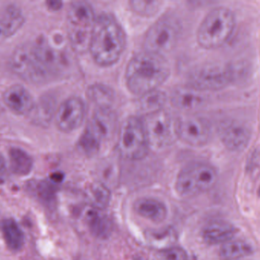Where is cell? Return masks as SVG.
<instances>
[{
	"instance_id": "cell-1",
	"label": "cell",
	"mask_w": 260,
	"mask_h": 260,
	"mask_svg": "<svg viewBox=\"0 0 260 260\" xmlns=\"http://www.w3.org/2000/svg\"><path fill=\"white\" fill-rule=\"evenodd\" d=\"M170 75L171 66L166 56L143 50L129 60L125 82L130 93L139 97L159 90Z\"/></svg>"
},
{
	"instance_id": "cell-2",
	"label": "cell",
	"mask_w": 260,
	"mask_h": 260,
	"mask_svg": "<svg viewBox=\"0 0 260 260\" xmlns=\"http://www.w3.org/2000/svg\"><path fill=\"white\" fill-rule=\"evenodd\" d=\"M126 45V34L117 18L110 13L97 15L88 51L94 63L102 67L114 65Z\"/></svg>"
},
{
	"instance_id": "cell-3",
	"label": "cell",
	"mask_w": 260,
	"mask_h": 260,
	"mask_svg": "<svg viewBox=\"0 0 260 260\" xmlns=\"http://www.w3.org/2000/svg\"><path fill=\"white\" fill-rule=\"evenodd\" d=\"M236 25L233 11L224 6L211 9L199 25L197 41L206 50H215L224 45L232 36Z\"/></svg>"
},
{
	"instance_id": "cell-4",
	"label": "cell",
	"mask_w": 260,
	"mask_h": 260,
	"mask_svg": "<svg viewBox=\"0 0 260 260\" xmlns=\"http://www.w3.org/2000/svg\"><path fill=\"white\" fill-rule=\"evenodd\" d=\"M96 15L94 8L86 1L71 3L67 11V35L70 46L79 54L89 51Z\"/></svg>"
},
{
	"instance_id": "cell-5",
	"label": "cell",
	"mask_w": 260,
	"mask_h": 260,
	"mask_svg": "<svg viewBox=\"0 0 260 260\" xmlns=\"http://www.w3.org/2000/svg\"><path fill=\"white\" fill-rule=\"evenodd\" d=\"M218 180L217 169L204 162L190 163L181 169L175 182L177 194L191 198L212 189Z\"/></svg>"
},
{
	"instance_id": "cell-6",
	"label": "cell",
	"mask_w": 260,
	"mask_h": 260,
	"mask_svg": "<svg viewBox=\"0 0 260 260\" xmlns=\"http://www.w3.org/2000/svg\"><path fill=\"white\" fill-rule=\"evenodd\" d=\"M181 32V23L177 17L163 15L153 23L145 33L143 50L166 56L175 48Z\"/></svg>"
},
{
	"instance_id": "cell-7",
	"label": "cell",
	"mask_w": 260,
	"mask_h": 260,
	"mask_svg": "<svg viewBox=\"0 0 260 260\" xmlns=\"http://www.w3.org/2000/svg\"><path fill=\"white\" fill-rule=\"evenodd\" d=\"M150 148L142 117L129 116L125 119L118 131L117 149L120 155L138 161L147 157Z\"/></svg>"
},
{
	"instance_id": "cell-8",
	"label": "cell",
	"mask_w": 260,
	"mask_h": 260,
	"mask_svg": "<svg viewBox=\"0 0 260 260\" xmlns=\"http://www.w3.org/2000/svg\"><path fill=\"white\" fill-rule=\"evenodd\" d=\"M235 79L233 67L225 63H207L194 67L187 76L186 85L201 93L226 88Z\"/></svg>"
},
{
	"instance_id": "cell-9",
	"label": "cell",
	"mask_w": 260,
	"mask_h": 260,
	"mask_svg": "<svg viewBox=\"0 0 260 260\" xmlns=\"http://www.w3.org/2000/svg\"><path fill=\"white\" fill-rule=\"evenodd\" d=\"M10 67L18 77L29 83H45L54 78L37 56L32 42L15 49L11 55Z\"/></svg>"
},
{
	"instance_id": "cell-10",
	"label": "cell",
	"mask_w": 260,
	"mask_h": 260,
	"mask_svg": "<svg viewBox=\"0 0 260 260\" xmlns=\"http://www.w3.org/2000/svg\"><path fill=\"white\" fill-rule=\"evenodd\" d=\"M142 119L150 148L163 149L178 140L176 119L165 108L142 115Z\"/></svg>"
},
{
	"instance_id": "cell-11",
	"label": "cell",
	"mask_w": 260,
	"mask_h": 260,
	"mask_svg": "<svg viewBox=\"0 0 260 260\" xmlns=\"http://www.w3.org/2000/svg\"><path fill=\"white\" fill-rule=\"evenodd\" d=\"M177 139L191 147L205 146L212 138L210 122L195 113L185 114L176 119Z\"/></svg>"
},
{
	"instance_id": "cell-12",
	"label": "cell",
	"mask_w": 260,
	"mask_h": 260,
	"mask_svg": "<svg viewBox=\"0 0 260 260\" xmlns=\"http://www.w3.org/2000/svg\"><path fill=\"white\" fill-rule=\"evenodd\" d=\"M86 115L85 103L80 97L70 96L56 109L54 121L59 131L71 133L79 129Z\"/></svg>"
},
{
	"instance_id": "cell-13",
	"label": "cell",
	"mask_w": 260,
	"mask_h": 260,
	"mask_svg": "<svg viewBox=\"0 0 260 260\" xmlns=\"http://www.w3.org/2000/svg\"><path fill=\"white\" fill-rule=\"evenodd\" d=\"M218 136L224 147L232 152L244 151L250 143L252 133L243 122L224 120L218 128Z\"/></svg>"
},
{
	"instance_id": "cell-14",
	"label": "cell",
	"mask_w": 260,
	"mask_h": 260,
	"mask_svg": "<svg viewBox=\"0 0 260 260\" xmlns=\"http://www.w3.org/2000/svg\"><path fill=\"white\" fill-rule=\"evenodd\" d=\"M32 45L37 56L53 77L62 71L66 64L63 55L48 39L42 37L32 42Z\"/></svg>"
},
{
	"instance_id": "cell-15",
	"label": "cell",
	"mask_w": 260,
	"mask_h": 260,
	"mask_svg": "<svg viewBox=\"0 0 260 260\" xmlns=\"http://www.w3.org/2000/svg\"><path fill=\"white\" fill-rule=\"evenodd\" d=\"M170 102L172 106L186 114L193 113L195 110L203 108L207 102L205 93H201L189 85L177 87L171 93Z\"/></svg>"
},
{
	"instance_id": "cell-16",
	"label": "cell",
	"mask_w": 260,
	"mask_h": 260,
	"mask_svg": "<svg viewBox=\"0 0 260 260\" xmlns=\"http://www.w3.org/2000/svg\"><path fill=\"white\" fill-rule=\"evenodd\" d=\"M3 100L7 108L17 115H28L35 105L33 96L21 85L8 87L3 93Z\"/></svg>"
},
{
	"instance_id": "cell-17",
	"label": "cell",
	"mask_w": 260,
	"mask_h": 260,
	"mask_svg": "<svg viewBox=\"0 0 260 260\" xmlns=\"http://www.w3.org/2000/svg\"><path fill=\"white\" fill-rule=\"evenodd\" d=\"M117 119L111 108H97L86 125V129L103 142L114 134Z\"/></svg>"
},
{
	"instance_id": "cell-18",
	"label": "cell",
	"mask_w": 260,
	"mask_h": 260,
	"mask_svg": "<svg viewBox=\"0 0 260 260\" xmlns=\"http://www.w3.org/2000/svg\"><path fill=\"white\" fill-rule=\"evenodd\" d=\"M237 232L238 229L232 223L224 220H213L204 226L202 237L209 245H222L234 239Z\"/></svg>"
},
{
	"instance_id": "cell-19",
	"label": "cell",
	"mask_w": 260,
	"mask_h": 260,
	"mask_svg": "<svg viewBox=\"0 0 260 260\" xmlns=\"http://www.w3.org/2000/svg\"><path fill=\"white\" fill-rule=\"evenodd\" d=\"M135 212L139 216L149 222L160 224L166 220L168 207L165 203L154 197H142L135 201Z\"/></svg>"
},
{
	"instance_id": "cell-20",
	"label": "cell",
	"mask_w": 260,
	"mask_h": 260,
	"mask_svg": "<svg viewBox=\"0 0 260 260\" xmlns=\"http://www.w3.org/2000/svg\"><path fill=\"white\" fill-rule=\"evenodd\" d=\"M83 218L91 235L99 239H106L112 232V224L102 209L91 206L85 209Z\"/></svg>"
},
{
	"instance_id": "cell-21",
	"label": "cell",
	"mask_w": 260,
	"mask_h": 260,
	"mask_svg": "<svg viewBox=\"0 0 260 260\" xmlns=\"http://www.w3.org/2000/svg\"><path fill=\"white\" fill-rule=\"evenodd\" d=\"M25 18L18 6L10 5L0 13V40L13 36L24 25Z\"/></svg>"
},
{
	"instance_id": "cell-22",
	"label": "cell",
	"mask_w": 260,
	"mask_h": 260,
	"mask_svg": "<svg viewBox=\"0 0 260 260\" xmlns=\"http://www.w3.org/2000/svg\"><path fill=\"white\" fill-rule=\"evenodd\" d=\"M57 107L56 99L51 95L43 96L35 102L30 114L32 122L39 126H47L54 119Z\"/></svg>"
},
{
	"instance_id": "cell-23",
	"label": "cell",
	"mask_w": 260,
	"mask_h": 260,
	"mask_svg": "<svg viewBox=\"0 0 260 260\" xmlns=\"http://www.w3.org/2000/svg\"><path fill=\"white\" fill-rule=\"evenodd\" d=\"M251 244L243 240H231L222 244L218 252L221 260H241L253 254Z\"/></svg>"
},
{
	"instance_id": "cell-24",
	"label": "cell",
	"mask_w": 260,
	"mask_h": 260,
	"mask_svg": "<svg viewBox=\"0 0 260 260\" xmlns=\"http://www.w3.org/2000/svg\"><path fill=\"white\" fill-rule=\"evenodd\" d=\"M10 169L14 174L18 176H27L33 169V159L24 150L12 148L9 151Z\"/></svg>"
},
{
	"instance_id": "cell-25",
	"label": "cell",
	"mask_w": 260,
	"mask_h": 260,
	"mask_svg": "<svg viewBox=\"0 0 260 260\" xmlns=\"http://www.w3.org/2000/svg\"><path fill=\"white\" fill-rule=\"evenodd\" d=\"M3 238L6 246L12 251H18L24 244V235L21 227L13 219L5 220L2 224Z\"/></svg>"
},
{
	"instance_id": "cell-26",
	"label": "cell",
	"mask_w": 260,
	"mask_h": 260,
	"mask_svg": "<svg viewBox=\"0 0 260 260\" xmlns=\"http://www.w3.org/2000/svg\"><path fill=\"white\" fill-rule=\"evenodd\" d=\"M168 99V96L163 91L157 90L139 96L138 104L139 109L145 115L165 109Z\"/></svg>"
},
{
	"instance_id": "cell-27",
	"label": "cell",
	"mask_w": 260,
	"mask_h": 260,
	"mask_svg": "<svg viewBox=\"0 0 260 260\" xmlns=\"http://www.w3.org/2000/svg\"><path fill=\"white\" fill-rule=\"evenodd\" d=\"M87 96L97 108H111L114 99L112 89L103 84H93L87 90Z\"/></svg>"
},
{
	"instance_id": "cell-28",
	"label": "cell",
	"mask_w": 260,
	"mask_h": 260,
	"mask_svg": "<svg viewBox=\"0 0 260 260\" xmlns=\"http://www.w3.org/2000/svg\"><path fill=\"white\" fill-rule=\"evenodd\" d=\"M89 195L93 201V206L100 209H105L111 201V192L102 183H95L90 186Z\"/></svg>"
},
{
	"instance_id": "cell-29",
	"label": "cell",
	"mask_w": 260,
	"mask_h": 260,
	"mask_svg": "<svg viewBox=\"0 0 260 260\" xmlns=\"http://www.w3.org/2000/svg\"><path fill=\"white\" fill-rule=\"evenodd\" d=\"M130 7L133 12L143 17H150L155 15L160 9L161 3L159 1H131Z\"/></svg>"
},
{
	"instance_id": "cell-30",
	"label": "cell",
	"mask_w": 260,
	"mask_h": 260,
	"mask_svg": "<svg viewBox=\"0 0 260 260\" xmlns=\"http://www.w3.org/2000/svg\"><path fill=\"white\" fill-rule=\"evenodd\" d=\"M102 143V141L86 129H85L79 140V146L88 155H93L98 153L100 150Z\"/></svg>"
},
{
	"instance_id": "cell-31",
	"label": "cell",
	"mask_w": 260,
	"mask_h": 260,
	"mask_svg": "<svg viewBox=\"0 0 260 260\" xmlns=\"http://www.w3.org/2000/svg\"><path fill=\"white\" fill-rule=\"evenodd\" d=\"M37 195L44 204L51 203L54 198V191L53 186L47 182H40L36 186Z\"/></svg>"
},
{
	"instance_id": "cell-32",
	"label": "cell",
	"mask_w": 260,
	"mask_h": 260,
	"mask_svg": "<svg viewBox=\"0 0 260 260\" xmlns=\"http://www.w3.org/2000/svg\"><path fill=\"white\" fill-rule=\"evenodd\" d=\"M164 260H188V255L183 248L172 247L165 249L161 253Z\"/></svg>"
},
{
	"instance_id": "cell-33",
	"label": "cell",
	"mask_w": 260,
	"mask_h": 260,
	"mask_svg": "<svg viewBox=\"0 0 260 260\" xmlns=\"http://www.w3.org/2000/svg\"><path fill=\"white\" fill-rule=\"evenodd\" d=\"M47 7L52 11H58L62 7V2L49 1L47 2Z\"/></svg>"
},
{
	"instance_id": "cell-34",
	"label": "cell",
	"mask_w": 260,
	"mask_h": 260,
	"mask_svg": "<svg viewBox=\"0 0 260 260\" xmlns=\"http://www.w3.org/2000/svg\"><path fill=\"white\" fill-rule=\"evenodd\" d=\"M5 169H6V163L3 156L0 154V172H4Z\"/></svg>"
}]
</instances>
